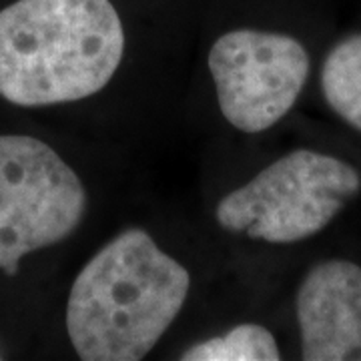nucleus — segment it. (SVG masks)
<instances>
[{"mask_svg":"<svg viewBox=\"0 0 361 361\" xmlns=\"http://www.w3.org/2000/svg\"><path fill=\"white\" fill-rule=\"evenodd\" d=\"M191 289L185 265L141 227L101 247L73 281L66 334L82 361H139L177 319Z\"/></svg>","mask_w":361,"mask_h":361,"instance_id":"1","label":"nucleus"},{"mask_svg":"<svg viewBox=\"0 0 361 361\" xmlns=\"http://www.w3.org/2000/svg\"><path fill=\"white\" fill-rule=\"evenodd\" d=\"M125 56L111 0H16L0 11V97L37 109L89 99Z\"/></svg>","mask_w":361,"mask_h":361,"instance_id":"2","label":"nucleus"},{"mask_svg":"<svg viewBox=\"0 0 361 361\" xmlns=\"http://www.w3.org/2000/svg\"><path fill=\"white\" fill-rule=\"evenodd\" d=\"M361 191V175L343 159L295 149L233 189L215 207L221 229L289 245L323 231Z\"/></svg>","mask_w":361,"mask_h":361,"instance_id":"3","label":"nucleus"},{"mask_svg":"<svg viewBox=\"0 0 361 361\" xmlns=\"http://www.w3.org/2000/svg\"><path fill=\"white\" fill-rule=\"evenodd\" d=\"M89 193L51 145L28 135H0V271L16 275L26 255L77 231Z\"/></svg>","mask_w":361,"mask_h":361,"instance_id":"4","label":"nucleus"},{"mask_svg":"<svg viewBox=\"0 0 361 361\" xmlns=\"http://www.w3.org/2000/svg\"><path fill=\"white\" fill-rule=\"evenodd\" d=\"M209 73L221 115L241 133L277 125L307 82V49L283 32L237 28L221 35L209 51Z\"/></svg>","mask_w":361,"mask_h":361,"instance_id":"5","label":"nucleus"},{"mask_svg":"<svg viewBox=\"0 0 361 361\" xmlns=\"http://www.w3.org/2000/svg\"><path fill=\"white\" fill-rule=\"evenodd\" d=\"M305 361H361V267L348 259L313 265L295 295Z\"/></svg>","mask_w":361,"mask_h":361,"instance_id":"6","label":"nucleus"},{"mask_svg":"<svg viewBox=\"0 0 361 361\" xmlns=\"http://www.w3.org/2000/svg\"><path fill=\"white\" fill-rule=\"evenodd\" d=\"M322 90L331 111L361 133V32L339 40L325 56Z\"/></svg>","mask_w":361,"mask_h":361,"instance_id":"7","label":"nucleus"},{"mask_svg":"<svg viewBox=\"0 0 361 361\" xmlns=\"http://www.w3.org/2000/svg\"><path fill=\"white\" fill-rule=\"evenodd\" d=\"M183 361H279L277 339L259 323H241L219 337L199 341L183 351Z\"/></svg>","mask_w":361,"mask_h":361,"instance_id":"8","label":"nucleus"}]
</instances>
